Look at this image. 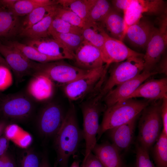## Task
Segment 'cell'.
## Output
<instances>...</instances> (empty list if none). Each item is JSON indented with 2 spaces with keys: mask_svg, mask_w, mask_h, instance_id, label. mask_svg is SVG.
I'll return each mask as SVG.
<instances>
[{
  "mask_svg": "<svg viewBox=\"0 0 167 167\" xmlns=\"http://www.w3.org/2000/svg\"><path fill=\"white\" fill-rule=\"evenodd\" d=\"M0 65H3L5 66H6L7 67L9 68L10 69V68L6 62L4 58H3L0 55Z\"/></svg>",
  "mask_w": 167,
  "mask_h": 167,
  "instance_id": "48",
  "label": "cell"
},
{
  "mask_svg": "<svg viewBox=\"0 0 167 167\" xmlns=\"http://www.w3.org/2000/svg\"><path fill=\"white\" fill-rule=\"evenodd\" d=\"M9 44L19 49L27 58L32 61L45 63L60 60L43 54L33 47L17 41H14Z\"/></svg>",
  "mask_w": 167,
  "mask_h": 167,
  "instance_id": "30",
  "label": "cell"
},
{
  "mask_svg": "<svg viewBox=\"0 0 167 167\" xmlns=\"http://www.w3.org/2000/svg\"><path fill=\"white\" fill-rule=\"evenodd\" d=\"M161 102L162 100L151 102L141 113L138 125V143L148 151L161 133Z\"/></svg>",
  "mask_w": 167,
  "mask_h": 167,
  "instance_id": "3",
  "label": "cell"
},
{
  "mask_svg": "<svg viewBox=\"0 0 167 167\" xmlns=\"http://www.w3.org/2000/svg\"><path fill=\"white\" fill-rule=\"evenodd\" d=\"M109 37L122 41L125 36V23L120 12L112 8L104 19L98 23Z\"/></svg>",
  "mask_w": 167,
  "mask_h": 167,
  "instance_id": "22",
  "label": "cell"
},
{
  "mask_svg": "<svg viewBox=\"0 0 167 167\" xmlns=\"http://www.w3.org/2000/svg\"><path fill=\"white\" fill-rule=\"evenodd\" d=\"M82 167H104L96 156L91 152L84 159Z\"/></svg>",
  "mask_w": 167,
  "mask_h": 167,
  "instance_id": "38",
  "label": "cell"
},
{
  "mask_svg": "<svg viewBox=\"0 0 167 167\" xmlns=\"http://www.w3.org/2000/svg\"><path fill=\"white\" fill-rule=\"evenodd\" d=\"M10 69L0 65V91H4L12 84L13 78Z\"/></svg>",
  "mask_w": 167,
  "mask_h": 167,
  "instance_id": "36",
  "label": "cell"
},
{
  "mask_svg": "<svg viewBox=\"0 0 167 167\" xmlns=\"http://www.w3.org/2000/svg\"><path fill=\"white\" fill-rule=\"evenodd\" d=\"M112 8L109 1L106 0H95L86 18L85 23L100 22Z\"/></svg>",
  "mask_w": 167,
  "mask_h": 167,
  "instance_id": "29",
  "label": "cell"
},
{
  "mask_svg": "<svg viewBox=\"0 0 167 167\" xmlns=\"http://www.w3.org/2000/svg\"><path fill=\"white\" fill-rule=\"evenodd\" d=\"M136 97L155 101L167 97V77L152 79L143 83L126 99Z\"/></svg>",
  "mask_w": 167,
  "mask_h": 167,
  "instance_id": "18",
  "label": "cell"
},
{
  "mask_svg": "<svg viewBox=\"0 0 167 167\" xmlns=\"http://www.w3.org/2000/svg\"><path fill=\"white\" fill-rule=\"evenodd\" d=\"M155 28L154 24L143 17L128 28L124 39L134 47L146 49Z\"/></svg>",
  "mask_w": 167,
  "mask_h": 167,
  "instance_id": "16",
  "label": "cell"
},
{
  "mask_svg": "<svg viewBox=\"0 0 167 167\" xmlns=\"http://www.w3.org/2000/svg\"><path fill=\"white\" fill-rule=\"evenodd\" d=\"M92 152L104 167H124L120 151L112 143L108 141L96 143Z\"/></svg>",
  "mask_w": 167,
  "mask_h": 167,
  "instance_id": "21",
  "label": "cell"
},
{
  "mask_svg": "<svg viewBox=\"0 0 167 167\" xmlns=\"http://www.w3.org/2000/svg\"><path fill=\"white\" fill-rule=\"evenodd\" d=\"M72 60L75 66L87 71L101 67L104 63L99 49L84 40L74 52Z\"/></svg>",
  "mask_w": 167,
  "mask_h": 167,
  "instance_id": "15",
  "label": "cell"
},
{
  "mask_svg": "<svg viewBox=\"0 0 167 167\" xmlns=\"http://www.w3.org/2000/svg\"><path fill=\"white\" fill-rule=\"evenodd\" d=\"M19 25V16L0 3V37L15 35Z\"/></svg>",
  "mask_w": 167,
  "mask_h": 167,
  "instance_id": "23",
  "label": "cell"
},
{
  "mask_svg": "<svg viewBox=\"0 0 167 167\" xmlns=\"http://www.w3.org/2000/svg\"><path fill=\"white\" fill-rule=\"evenodd\" d=\"M154 72L158 73H162L166 75L167 74V57L163 56L160 60L156 65Z\"/></svg>",
  "mask_w": 167,
  "mask_h": 167,
  "instance_id": "41",
  "label": "cell"
},
{
  "mask_svg": "<svg viewBox=\"0 0 167 167\" xmlns=\"http://www.w3.org/2000/svg\"><path fill=\"white\" fill-rule=\"evenodd\" d=\"M51 36L73 54L84 40L82 34L75 33H55Z\"/></svg>",
  "mask_w": 167,
  "mask_h": 167,
  "instance_id": "32",
  "label": "cell"
},
{
  "mask_svg": "<svg viewBox=\"0 0 167 167\" xmlns=\"http://www.w3.org/2000/svg\"><path fill=\"white\" fill-rule=\"evenodd\" d=\"M33 76L28 86V94L39 101H44L50 99L54 93V84L45 75L36 74Z\"/></svg>",
  "mask_w": 167,
  "mask_h": 167,
  "instance_id": "19",
  "label": "cell"
},
{
  "mask_svg": "<svg viewBox=\"0 0 167 167\" xmlns=\"http://www.w3.org/2000/svg\"><path fill=\"white\" fill-rule=\"evenodd\" d=\"M4 167H16L14 161L8 155Z\"/></svg>",
  "mask_w": 167,
  "mask_h": 167,
  "instance_id": "44",
  "label": "cell"
},
{
  "mask_svg": "<svg viewBox=\"0 0 167 167\" xmlns=\"http://www.w3.org/2000/svg\"><path fill=\"white\" fill-rule=\"evenodd\" d=\"M136 167H156L150 159L149 151L138 142L136 144Z\"/></svg>",
  "mask_w": 167,
  "mask_h": 167,
  "instance_id": "35",
  "label": "cell"
},
{
  "mask_svg": "<svg viewBox=\"0 0 167 167\" xmlns=\"http://www.w3.org/2000/svg\"><path fill=\"white\" fill-rule=\"evenodd\" d=\"M9 143V139L5 135L0 136V156L6 153Z\"/></svg>",
  "mask_w": 167,
  "mask_h": 167,
  "instance_id": "42",
  "label": "cell"
},
{
  "mask_svg": "<svg viewBox=\"0 0 167 167\" xmlns=\"http://www.w3.org/2000/svg\"><path fill=\"white\" fill-rule=\"evenodd\" d=\"M58 5L39 7L27 15L23 21L21 31L27 29L55 11Z\"/></svg>",
  "mask_w": 167,
  "mask_h": 167,
  "instance_id": "27",
  "label": "cell"
},
{
  "mask_svg": "<svg viewBox=\"0 0 167 167\" xmlns=\"http://www.w3.org/2000/svg\"><path fill=\"white\" fill-rule=\"evenodd\" d=\"M40 162L37 155L29 151L25 153L22 159L21 167H39Z\"/></svg>",
  "mask_w": 167,
  "mask_h": 167,
  "instance_id": "37",
  "label": "cell"
},
{
  "mask_svg": "<svg viewBox=\"0 0 167 167\" xmlns=\"http://www.w3.org/2000/svg\"><path fill=\"white\" fill-rule=\"evenodd\" d=\"M7 126L6 122L4 120L0 121V136L4 132L5 129Z\"/></svg>",
  "mask_w": 167,
  "mask_h": 167,
  "instance_id": "46",
  "label": "cell"
},
{
  "mask_svg": "<svg viewBox=\"0 0 167 167\" xmlns=\"http://www.w3.org/2000/svg\"><path fill=\"white\" fill-rule=\"evenodd\" d=\"M157 18L153 34L146 48L143 56V71L153 72L163 55L167 45V12Z\"/></svg>",
  "mask_w": 167,
  "mask_h": 167,
  "instance_id": "7",
  "label": "cell"
},
{
  "mask_svg": "<svg viewBox=\"0 0 167 167\" xmlns=\"http://www.w3.org/2000/svg\"><path fill=\"white\" fill-rule=\"evenodd\" d=\"M32 109L31 101L24 95L7 96L0 101V115L13 120L26 119L31 115Z\"/></svg>",
  "mask_w": 167,
  "mask_h": 167,
  "instance_id": "10",
  "label": "cell"
},
{
  "mask_svg": "<svg viewBox=\"0 0 167 167\" xmlns=\"http://www.w3.org/2000/svg\"><path fill=\"white\" fill-rule=\"evenodd\" d=\"M0 53L18 77L33 75L36 62L27 58L16 47L0 43Z\"/></svg>",
  "mask_w": 167,
  "mask_h": 167,
  "instance_id": "11",
  "label": "cell"
},
{
  "mask_svg": "<svg viewBox=\"0 0 167 167\" xmlns=\"http://www.w3.org/2000/svg\"><path fill=\"white\" fill-rule=\"evenodd\" d=\"M161 112L163 126L162 132L167 135V97L162 100Z\"/></svg>",
  "mask_w": 167,
  "mask_h": 167,
  "instance_id": "39",
  "label": "cell"
},
{
  "mask_svg": "<svg viewBox=\"0 0 167 167\" xmlns=\"http://www.w3.org/2000/svg\"><path fill=\"white\" fill-rule=\"evenodd\" d=\"M57 1L54 0H18L11 10L18 16L27 15L39 7L57 5Z\"/></svg>",
  "mask_w": 167,
  "mask_h": 167,
  "instance_id": "28",
  "label": "cell"
},
{
  "mask_svg": "<svg viewBox=\"0 0 167 167\" xmlns=\"http://www.w3.org/2000/svg\"><path fill=\"white\" fill-rule=\"evenodd\" d=\"M105 33L98 23H85L82 28L84 40L98 49L101 53L104 46Z\"/></svg>",
  "mask_w": 167,
  "mask_h": 167,
  "instance_id": "24",
  "label": "cell"
},
{
  "mask_svg": "<svg viewBox=\"0 0 167 167\" xmlns=\"http://www.w3.org/2000/svg\"><path fill=\"white\" fill-rule=\"evenodd\" d=\"M110 65L89 71L86 74L63 87L64 92L69 100L77 101L84 99L95 92H99L105 81Z\"/></svg>",
  "mask_w": 167,
  "mask_h": 167,
  "instance_id": "4",
  "label": "cell"
},
{
  "mask_svg": "<svg viewBox=\"0 0 167 167\" xmlns=\"http://www.w3.org/2000/svg\"><path fill=\"white\" fill-rule=\"evenodd\" d=\"M39 167H50L48 159L46 156L42 158L40 162Z\"/></svg>",
  "mask_w": 167,
  "mask_h": 167,
  "instance_id": "45",
  "label": "cell"
},
{
  "mask_svg": "<svg viewBox=\"0 0 167 167\" xmlns=\"http://www.w3.org/2000/svg\"><path fill=\"white\" fill-rule=\"evenodd\" d=\"M166 12V4L163 0H134L129 7L123 11L125 36L128 28L138 22L143 15L160 16Z\"/></svg>",
  "mask_w": 167,
  "mask_h": 167,
  "instance_id": "9",
  "label": "cell"
},
{
  "mask_svg": "<svg viewBox=\"0 0 167 167\" xmlns=\"http://www.w3.org/2000/svg\"><path fill=\"white\" fill-rule=\"evenodd\" d=\"M49 36L36 39H29L26 44L42 54L59 60H73V54L59 41Z\"/></svg>",
  "mask_w": 167,
  "mask_h": 167,
  "instance_id": "17",
  "label": "cell"
},
{
  "mask_svg": "<svg viewBox=\"0 0 167 167\" xmlns=\"http://www.w3.org/2000/svg\"><path fill=\"white\" fill-rule=\"evenodd\" d=\"M7 154L5 153L0 156V167H4Z\"/></svg>",
  "mask_w": 167,
  "mask_h": 167,
  "instance_id": "47",
  "label": "cell"
},
{
  "mask_svg": "<svg viewBox=\"0 0 167 167\" xmlns=\"http://www.w3.org/2000/svg\"><path fill=\"white\" fill-rule=\"evenodd\" d=\"M65 114L59 105L53 103L47 105L42 109L38 121L40 133L46 137L55 136L62 124Z\"/></svg>",
  "mask_w": 167,
  "mask_h": 167,
  "instance_id": "12",
  "label": "cell"
},
{
  "mask_svg": "<svg viewBox=\"0 0 167 167\" xmlns=\"http://www.w3.org/2000/svg\"><path fill=\"white\" fill-rule=\"evenodd\" d=\"M55 16L73 26L81 28L85 24V22L75 13L58 5L56 10Z\"/></svg>",
  "mask_w": 167,
  "mask_h": 167,
  "instance_id": "34",
  "label": "cell"
},
{
  "mask_svg": "<svg viewBox=\"0 0 167 167\" xmlns=\"http://www.w3.org/2000/svg\"><path fill=\"white\" fill-rule=\"evenodd\" d=\"M55 15L56 11L28 28L21 31L20 35L30 39L50 36L48 34L49 30Z\"/></svg>",
  "mask_w": 167,
  "mask_h": 167,
  "instance_id": "25",
  "label": "cell"
},
{
  "mask_svg": "<svg viewBox=\"0 0 167 167\" xmlns=\"http://www.w3.org/2000/svg\"><path fill=\"white\" fill-rule=\"evenodd\" d=\"M82 28L73 26L55 16L49 28V36L55 33H75L82 34Z\"/></svg>",
  "mask_w": 167,
  "mask_h": 167,
  "instance_id": "33",
  "label": "cell"
},
{
  "mask_svg": "<svg viewBox=\"0 0 167 167\" xmlns=\"http://www.w3.org/2000/svg\"><path fill=\"white\" fill-rule=\"evenodd\" d=\"M143 58V56L134 57L120 62L113 63L110 68L108 78L96 95L97 98L101 101L114 87L141 73L144 68Z\"/></svg>",
  "mask_w": 167,
  "mask_h": 167,
  "instance_id": "5",
  "label": "cell"
},
{
  "mask_svg": "<svg viewBox=\"0 0 167 167\" xmlns=\"http://www.w3.org/2000/svg\"><path fill=\"white\" fill-rule=\"evenodd\" d=\"M134 0H113L111 1L112 7L120 12L126 10L133 2Z\"/></svg>",
  "mask_w": 167,
  "mask_h": 167,
  "instance_id": "40",
  "label": "cell"
},
{
  "mask_svg": "<svg viewBox=\"0 0 167 167\" xmlns=\"http://www.w3.org/2000/svg\"><path fill=\"white\" fill-rule=\"evenodd\" d=\"M89 71L81 69L60 60L45 63L36 62L32 75L36 74L45 75L54 84L64 87Z\"/></svg>",
  "mask_w": 167,
  "mask_h": 167,
  "instance_id": "8",
  "label": "cell"
},
{
  "mask_svg": "<svg viewBox=\"0 0 167 167\" xmlns=\"http://www.w3.org/2000/svg\"><path fill=\"white\" fill-rule=\"evenodd\" d=\"M138 117L125 124L107 131L112 143L120 152L128 149L131 144Z\"/></svg>",
  "mask_w": 167,
  "mask_h": 167,
  "instance_id": "20",
  "label": "cell"
},
{
  "mask_svg": "<svg viewBox=\"0 0 167 167\" xmlns=\"http://www.w3.org/2000/svg\"><path fill=\"white\" fill-rule=\"evenodd\" d=\"M55 136L58 167H69L70 157L77 152L84 138L83 130L79 126L73 104H71L66 113L62 124Z\"/></svg>",
  "mask_w": 167,
  "mask_h": 167,
  "instance_id": "1",
  "label": "cell"
},
{
  "mask_svg": "<svg viewBox=\"0 0 167 167\" xmlns=\"http://www.w3.org/2000/svg\"><path fill=\"white\" fill-rule=\"evenodd\" d=\"M157 73L143 71L133 78L116 86L109 91L103 98L106 107L116 103L126 100L143 82L151 76Z\"/></svg>",
  "mask_w": 167,
  "mask_h": 167,
  "instance_id": "14",
  "label": "cell"
},
{
  "mask_svg": "<svg viewBox=\"0 0 167 167\" xmlns=\"http://www.w3.org/2000/svg\"><path fill=\"white\" fill-rule=\"evenodd\" d=\"M18 0H0L1 4L5 7L11 10L15 3Z\"/></svg>",
  "mask_w": 167,
  "mask_h": 167,
  "instance_id": "43",
  "label": "cell"
},
{
  "mask_svg": "<svg viewBox=\"0 0 167 167\" xmlns=\"http://www.w3.org/2000/svg\"><path fill=\"white\" fill-rule=\"evenodd\" d=\"M80 162L78 160H75L69 167H80Z\"/></svg>",
  "mask_w": 167,
  "mask_h": 167,
  "instance_id": "49",
  "label": "cell"
},
{
  "mask_svg": "<svg viewBox=\"0 0 167 167\" xmlns=\"http://www.w3.org/2000/svg\"><path fill=\"white\" fill-rule=\"evenodd\" d=\"M151 102L130 98L118 101L106 108L99 126L97 139L112 128L125 124L139 116Z\"/></svg>",
  "mask_w": 167,
  "mask_h": 167,
  "instance_id": "2",
  "label": "cell"
},
{
  "mask_svg": "<svg viewBox=\"0 0 167 167\" xmlns=\"http://www.w3.org/2000/svg\"><path fill=\"white\" fill-rule=\"evenodd\" d=\"M153 154L156 167H167V135L162 132L155 142Z\"/></svg>",
  "mask_w": 167,
  "mask_h": 167,
  "instance_id": "31",
  "label": "cell"
},
{
  "mask_svg": "<svg viewBox=\"0 0 167 167\" xmlns=\"http://www.w3.org/2000/svg\"><path fill=\"white\" fill-rule=\"evenodd\" d=\"M101 102L95 95L80 105L83 117V137L85 143L84 159L92 152L96 143V136L99 128L100 116L106 108L105 106L102 105Z\"/></svg>",
  "mask_w": 167,
  "mask_h": 167,
  "instance_id": "6",
  "label": "cell"
},
{
  "mask_svg": "<svg viewBox=\"0 0 167 167\" xmlns=\"http://www.w3.org/2000/svg\"><path fill=\"white\" fill-rule=\"evenodd\" d=\"M95 0H58L57 4L78 15L85 22L88 13Z\"/></svg>",
  "mask_w": 167,
  "mask_h": 167,
  "instance_id": "26",
  "label": "cell"
},
{
  "mask_svg": "<svg viewBox=\"0 0 167 167\" xmlns=\"http://www.w3.org/2000/svg\"><path fill=\"white\" fill-rule=\"evenodd\" d=\"M101 53L104 62L109 65L131 57L144 55L129 48L122 41L109 37L106 33L103 48Z\"/></svg>",
  "mask_w": 167,
  "mask_h": 167,
  "instance_id": "13",
  "label": "cell"
}]
</instances>
